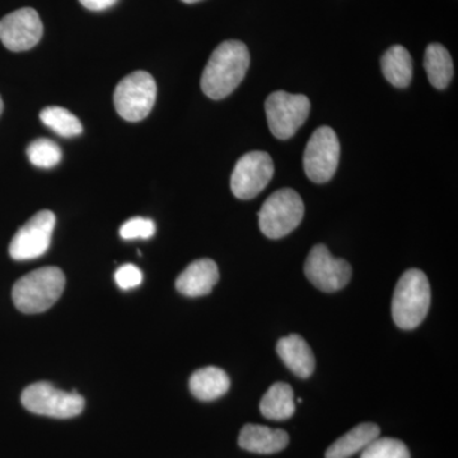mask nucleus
Listing matches in <instances>:
<instances>
[{
    "instance_id": "11",
    "label": "nucleus",
    "mask_w": 458,
    "mask_h": 458,
    "mask_svg": "<svg viewBox=\"0 0 458 458\" xmlns=\"http://www.w3.org/2000/svg\"><path fill=\"white\" fill-rule=\"evenodd\" d=\"M352 267L343 259H335L325 245H316L304 262L307 279L319 291L334 293L348 284L352 278Z\"/></svg>"
},
{
    "instance_id": "7",
    "label": "nucleus",
    "mask_w": 458,
    "mask_h": 458,
    "mask_svg": "<svg viewBox=\"0 0 458 458\" xmlns=\"http://www.w3.org/2000/svg\"><path fill=\"white\" fill-rule=\"evenodd\" d=\"M311 102L303 95H292L285 90L271 93L265 102L267 125L274 137L286 140L293 137L306 123Z\"/></svg>"
},
{
    "instance_id": "18",
    "label": "nucleus",
    "mask_w": 458,
    "mask_h": 458,
    "mask_svg": "<svg viewBox=\"0 0 458 458\" xmlns=\"http://www.w3.org/2000/svg\"><path fill=\"white\" fill-rule=\"evenodd\" d=\"M260 411L270 420H286L293 417L295 411L294 393L291 386L276 382L264 394L260 403Z\"/></svg>"
},
{
    "instance_id": "13",
    "label": "nucleus",
    "mask_w": 458,
    "mask_h": 458,
    "mask_svg": "<svg viewBox=\"0 0 458 458\" xmlns=\"http://www.w3.org/2000/svg\"><path fill=\"white\" fill-rule=\"evenodd\" d=\"M219 280V270L210 259L191 262L176 280V288L186 297H201L209 294Z\"/></svg>"
},
{
    "instance_id": "3",
    "label": "nucleus",
    "mask_w": 458,
    "mask_h": 458,
    "mask_svg": "<svg viewBox=\"0 0 458 458\" xmlns=\"http://www.w3.org/2000/svg\"><path fill=\"white\" fill-rule=\"evenodd\" d=\"M430 301L432 293L426 274L418 269L405 271L394 292L391 311L394 324L403 330L417 328L429 312Z\"/></svg>"
},
{
    "instance_id": "25",
    "label": "nucleus",
    "mask_w": 458,
    "mask_h": 458,
    "mask_svg": "<svg viewBox=\"0 0 458 458\" xmlns=\"http://www.w3.org/2000/svg\"><path fill=\"white\" fill-rule=\"evenodd\" d=\"M114 280H116V284L123 291H131V289L137 288V286L141 284V282H143V273L135 265L125 264L116 270Z\"/></svg>"
},
{
    "instance_id": "22",
    "label": "nucleus",
    "mask_w": 458,
    "mask_h": 458,
    "mask_svg": "<svg viewBox=\"0 0 458 458\" xmlns=\"http://www.w3.org/2000/svg\"><path fill=\"white\" fill-rule=\"evenodd\" d=\"M27 157H29L30 162L33 165L38 168H49L55 167L62 161V149L55 143V141L50 140H33L29 147H27Z\"/></svg>"
},
{
    "instance_id": "4",
    "label": "nucleus",
    "mask_w": 458,
    "mask_h": 458,
    "mask_svg": "<svg viewBox=\"0 0 458 458\" xmlns=\"http://www.w3.org/2000/svg\"><path fill=\"white\" fill-rule=\"evenodd\" d=\"M304 204L297 191L282 189L271 194L259 212V227L265 236L278 240L288 236L302 222Z\"/></svg>"
},
{
    "instance_id": "27",
    "label": "nucleus",
    "mask_w": 458,
    "mask_h": 458,
    "mask_svg": "<svg viewBox=\"0 0 458 458\" xmlns=\"http://www.w3.org/2000/svg\"><path fill=\"white\" fill-rule=\"evenodd\" d=\"M181 2L188 3V4H192V3L200 2V0H181Z\"/></svg>"
},
{
    "instance_id": "23",
    "label": "nucleus",
    "mask_w": 458,
    "mask_h": 458,
    "mask_svg": "<svg viewBox=\"0 0 458 458\" xmlns=\"http://www.w3.org/2000/svg\"><path fill=\"white\" fill-rule=\"evenodd\" d=\"M360 458H410V452L399 439L378 437L361 451Z\"/></svg>"
},
{
    "instance_id": "16",
    "label": "nucleus",
    "mask_w": 458,
    "mask_h": 458,
    "mask_svg": "<svg viewBox=\"0 0 458 458\" xmlns=\"http://www.w3.org/2000/svg\"><path fill=\"white\" fill-rule=\"evenodd\" d=\"M229 377L218 367H204L190 377L189 387L191 394L201 401H214L228 393Z\"/></svg>"
},
{
    "instance_id": "5",
    "label": "nucleus",
    "mask_w": 458,
    "mask_h": 458,
    "mask_svg": "<svg viewBox=\"0 0 458 458\" xmlns=\"http://www.w3.org/2000/svg\"><path fill=\"white\" fill-rule=\"evenodd\" d=\"M157 84L152 75L138 71L126 75L114 92L117 114L126 122L137 123L146 119L155 106Z\"/></svg>"
},
{
    "instance_id": "14",
    "label": "nucleus",
    "mask_w": 458,
    "mask_h": 458,
    "mask_svg": "<svg viewBox=\"0 0 458 458\" xmlns=\"http://www.w3.org/2000/svg\"><path fill=\"white\" fill-rule=\"evenodd\" d=\"M289 443L285 430L271 429L269 427L247 424L241 430L238 445L245 451L259 454H278Z\"/></svg>"
},
{
    "instance_id": "19",
    "label": "nucleus",
    "mask_w": 458,
    "mask_h": 458,
    "mask_svg": "<svg viewBox=\"0 0 458 458\" xmlns=\"http://www.w3.org/2000/svg\"><path fill=\"white\" fill-rule=\"evenodd\" d=\"M386 80L397 89H405L412 80V59L409 51L394 45L386 51L381 60Z\"/></svg>"
},
{
    "instance_id": "20",
    "label": "nucleus",
    "mask_w": 458,
    "mask_h": 458,
    "mask_svg": "<svg viewBox=\"0 0 458 458\" xmlns=\"http://www.w3.org/2000/svg\"><path fill=\"white\" fill-rule=\"evenodd\" d=\"M424 66L429 82L437 89H447L454 77V63L450 53L441 44H430L424 56Z\"/></svg>"
},
{
    "instance_id": "21",
    "label": "nucleus",
    "mask_w": 458,
    "mask_h": 458,
    "mask_svg": "<svg viewBox=\"0 0 458 458\" xmlns=\"http://www.w3.org/2000/svg\"><path fill=\"white\" fill-rule=\"evenodd\" d=\"M40 117L42 123L55 131L60 137L73 138L82 134L83 126L80 119L64 107L44 108Z\"/></svg>"
},
{
    "instance_id": "12",
    "label": "nucleus",
    "mask_w": 458,
    "mask_h": 458,
    "mask_svg": "<svg viewBox=\"0 0 458 458\" xmlns=\"http://www.w3.org/2000/svg\"><path fill=\"white\" fill-rule=\"evenodd\" d=\"M41 18L32 8H21L0 20V41L11 51H26L40 42Z\"/></svg>"
},
{
    "instance_id": "17",
    "label": "nucleus",
    "mask_w": 458,
    "mask_h": 458,
    "mask_svg": "<svg viewBox=\"0 0 458 458\" xmlns=\"http://www.w3.org/2000/svg\"><path fill=\"white\" fill-rule=\"evenodd\" d=\"M381 429L375 423H361L344 434L327 448L325 458H349L363 451L370 442L378 438Z\"/></svg>"
},
{
    "instance_id": "15",
    "label": "nucleus",
    "mask_w": 458,
    "mask_h": 458,
    "mask_svg": "<svg viewBox=\"0 0 458 458\" xmlns=\"http://www.w3.org/2000/svg\"><path fill=\"white\" fill-rule=\"evenodd\" d=\"M280 360L300 378H309L315 370V355L302 336L289 335L276 344Z\"/></svg>"
},
{
    "instance_id": "8",
    "label": "nucleus",
    "mask_w": 458,
    "mask_h": 458,
    "mask_svg": "<svg viewBox=\"0 0 458 458\" xmlns=\"http://www.w3.org/2000/svg\"><path fill=\"white\" fill-rule=\"evenodd\" d=\"M340 159V143L337 135L328 126H321L313 132L304 150L303 165L307 177L316 183L333 179Z\"/></svg>"
},
{
    "instance_id": "10",
    "label": "nucleus",
    "mask_w": 458,
    "mask_h": 458,
    "mask_svg": "<svg viewBox=\"0 0 458 458\" xmlns=\"http://www.w3.org/2000/svg\"><path fill=\"white\" fill-rule=\"evenodd\" d=\"M274 164L267 152L246 153L238 159L231 176V189L234 197L250 200L269 185L273 179Z\"/></svg>"
},
{
    "instance_id": "24",
    "label": "nucleus",
    "mask_w": 458,
    "mask_h": 458,
    "mask_svg": "<svg viewBox=\"0 0 458 458\" xmlns=\"http://www.w3.org/2000/svg\"><path fill=\"white\" fill-rule=\"evenodd\" d=\"M156 225L152 219L137 216V218L129 219L120 228V236L123 240H148L155 236Z\"/></svg>"
},
{
    "instance_id": "9",
    "label": "nucleus",
    "mask_w": 458,
    "mask_h": 458,
    "mask_svg": "<svg viewBox=\"0 0 458 458\" xmlns=\"http://www.w3.org/2000/svg\"><path fill=\"white\" fill-rule=\"evenodd\" d=\"M55 223V214L50 210L36 213L12 238L9 245L11 258L16 261H27L44 255L51 245Z\"/></svg>"
},
{
    "instance_id": "6",
    "label": "nucleus",
    "mask_w": 458,
    "mask_h": 458,
    "mask_svg": "<svg viewBox=\"0 0 458 458\" xmlns=\"http://www.w3.org/2000/svg\"><path fill=\"white\" fill-rule=\"evenodd\" d=\"M21 401L33 414L56 419L78 417L84 409V399L80 394L65 393L47 382L30 385Z\"/></svg>"
},
{
    "instance_id": "1",
    "label": "nucleus",
    "mask_w": 458,
    "mask_h": 458,
    "mask_svg": "<svg viewBox=\"0 0 458 458\" xmlns=\"http://www.w3.org/2000/svg\"><path fill=\"white\" fill-rule=\"evenodd\" d=\"M249 66L250 53L243 42H222L205 66L201 89L209 98H225L242 82Z\"/></svg>"
},
{
    "instance_id": "28",
    "label": "nucleus",
    "mask_w": 458,
    "mask_h": 458,
    "mask_svg": "<svg viewBox=\"0 0 458 458\" xmlns=\"http://www.w3.org/2000/svg\"><path fill=\"white\" fill-rule=\"evenodd\" d=\"M3 113V101H2V98H0V114H2Z\"/></svg>"
},
{
    "instance_id": "26",
    "label": "nucleus",
    "mask_w": 458,
    "mask_h": 458,
    "mask_svg": "<svg viewBox=\"0 0 458 458\" xmlns=\"http://www.w3.org/2000/svg\"><path fill=\"white\" fill-rule=\"evenodd\" d=\"M80 2L84 8L89 9V11L99 12L113 7L116 4L117 0H80Z\"/></svg>"
},
{
    "instance_id": "2",
    "label": "nucleus",
    "mask_w": 458,
    "mask_h": 458,
    "mask_svg": "<svg viewBox=\"0 0 458 458\" xmlns=\"http://www.w3.org/2000/svg\"><path fill=\"white\" fill-rule=\"evenodd\" d=\"M64 288L65 276L59 267H41L17 280L12 300L21 312L35 315L51 309Z\"/></svg>"
}]
</instances>
